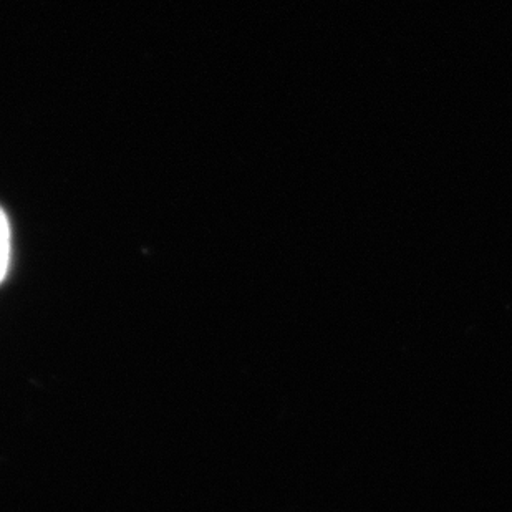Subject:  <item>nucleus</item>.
<instances>
[{
	"instance_id": "obj_1",
	"label": "nucleus",
	"mask_w": 512,
	"mask_h": 512,
	"mask_svg": "<svg viewBox=\"0 0 512 512\" xmlns=\"http://www.w3.org/2000/svg\"><path fill=\"white\" fill-rule=\"evenodd\" d=\"M10 264V224L4 209L0 208V282L4 281Z\"/></svg>"
}]
</instances>
